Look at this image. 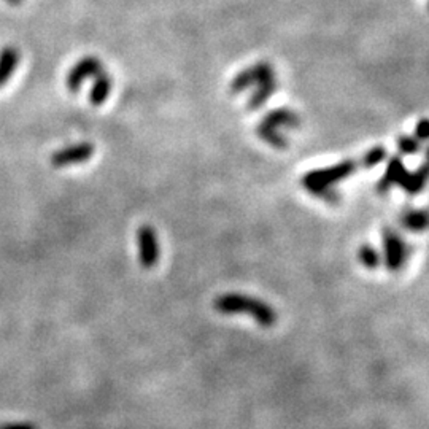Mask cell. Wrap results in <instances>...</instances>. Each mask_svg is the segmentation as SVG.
Segmentation results:
<instances>
[{"instance_id": "obj_8", "label": "cell", "mask_w": 429, "mask_h": 429, "mask_svg": "<svg viewBox=\"0 0 429 429\" xmlns=\"http://www.w3.org/2000/svg\"><path fill=\"white\" fill-rule=\"evenodd\" d=\"M404 172L406 169H404V164H402V161L399 158H391L390 163H388L384 178L377 183V191L380 194H386L391 190L393 185H398L399 178L404 175Z\"/></svg>"}, {"instance_id": "obj_5", "label": "cell", "mask_w": 429, "mask_h": 429, "mask_svg": "<svg viewBox=\"0 0 429 429\" xmlns=\"http://www.w3.org/2000/svg\"><path fill=\"white\" fill-rule=\"evenodd\" d=\"M137 239H139V250H140V264H142L145 269H151L159 259L156 232H154L151 226H142L139 229Z\"/></svg>"}, {"instance_id": "obj_18", "label": "cell", "mask_w": 429, "mask_h": 429, "mask_svg": "<svg viewBox=\"0 0 429 429\" xmlns=\"http://www.w3.org/2000/svg\"><path fill=\"white\" fill-rule=\"evenodd\" d=\"M6 2H9L10 5H19L23 2V0H6Z\"/></svg>"}, {"instance_id": "obj_11", "label": "cell", "mask_w": 429, "mask_h": 429, "mask_svg": "<svg viewBox=\"0 0 429 429\" xmlns=\"http://www.w3.org/2000/svg\"><path fill=\"white\" fill-rule=\"evenodd\" d=\"M402 224L413 232H421L428 226V214L425 210H407L402 214Z\"/></svg>"}, {"instance_id": "obj_7", "label": "cell", "mask_w": 429, "mask_h": 429, "mask_svg": "<svg viewBox=\"0 0 429 429\" xmlns=\"http://www.w3.org/2000/svg\"><path fill=\"white\" fill-rule=\"evenodd\" d=\"M102 73V65L96 58H85L69 72L67 77V86L72 92H77L80 86L89 77H99Z\"/></svg>"}, {"instance_id": "obj_13", "label": "cell", "mask_w": 429, "mask_h": 429, "mask_svg": "<svg viewBox=\"0 0 429 429\" xmlns=\"http://www.w3.org/2000/svg\"><path fill=\"white\" fill-rule=\"evenodd\" d=\"M358 258L361 261V264H363L364 267H367V269H371V271L377 269V267L380 266V261H381L379 251L371 245L361 246L359 253H358Z\"/></svg>"}, {"instance_id": "obj_14", "label": "cell", "mask_w": 429, "mask_h": 429, "mask_svg": "<svg viewBox=\"0 0 429 429\" xmlns=\"http://www.w3.org/2000/svg\"><path fill=\"white\" fill-rule=\"evenodd\" d=\"M385 158H386V150L384 148V146H375V148H372L371 151L366 153V156L361 159L359 165L371 169V167L380 164Z\"/></svg>"}, {"instance_id": "obj_6", "label": "cell", "mask_w": 429, "mask_h": 429, "mask_svg": "<svg viewBox=\"0 0 429 429\" xmlns=\"http://www.w3.org/2000/svg\"><path fill=\"white\" fill-rule=\"evenodd\" d=\"M94 153V146L91 143H78L70 145L67 148L58 150L51 156V164L55 167H67L72 164H80L88 161Z\"/></svg>"}, {"instance_id": "obj_17", "label": "cell", "mask_w": 429, "mask_h": 429, "mask_svg": "<svg viewBox=\"0 0 429 429\" xmlns=\"http://www.w3.org/2000/svg\"><path fill=\"white\" fill-rule=\"evenodd\" d=\"M0 429H37V426H33L31 423H9L0 426Z\"/></svg>"}, {"instance_id": "obj_2", "label": "cell", "mask_w": 429, "mask_h": 429, "mask_svg": "<svg viewBox=\"0 0 429 429\" xmlns=\"http://www.w3.org/2000/svg\"><path fill=\"white\" fill-rule=\"evenodd\" d=\"M214 308L224 315L248 313L256 320L258 325L264 327L273 326L277 321V313L273 312V308L269 304L250 296H244V294H224V296H219L214 300Z\"/></svg>"}, {"instance_id": "obj_4", "label": "cell", "mask_w": 429, "mask_h": 429, "mask_svg": "<svg viewBox=\"0 0 429 429\" xmlns=\"http://www.w3.org/2000/svg\"><path fill=\"white\" fill-rule=\"evenodd\" d=\"M385 245V263L388 271L398 272L406 263V244L396 231L385 227L384 229Z\"/></svg>"}, {"instance_id": "obj_12", "label": "cell", "mask_w": 429, "mask_h": 429, "mask_svg": "<svg viewBox=\"0 0 429 429\" xmlns=\"http://www.w3.org/2000/svg\"><path fill=\"white\" fill-rule=\"evenodd\" d=\"M110 89H112L110 78L104 75V73H100V75L97 77V82L92 86L91 96H89L92 105H102L105 102V99L109 97Z\"/></svg>"}, {"instance_id": "obj_3", "label": "cell", "mask_w": 429, "mask_h": 429, "mask_svg": "<svg viewBox=\"0 0 429 429\" xmlns=\"http://www.w3.org/2000/svg\"><path fill=\"white\" fill-rule=\"evenodd\" d=\"M296 124H298V118L294 116V113L286 110L272 112L269 113V116L261 123L258 134L261 136V139L266 140L267 143H271L272 146H277V148H283V146H286V140L283 136H280L277 132V127L296 126Z\"/></svg>"}, {"instance_id": "obj_16", "label": "cell", "mask_w": 429, "mask_h": 429, "mask_svg": "<svg viewBox=\"0 0 429 429\" xmlns=\"http://www.w3.org/2000/svg\"><path fill=\"white\" fill-rule=\"evenodd\" d=\"M428 139V121L423 119L418 126H417V140H426Z\"/></svg>"}, {"instance_id": "obj_10", "label": "cell", "mask_w": 429, "mask_h": 429, "mask_svg": "<svg viewBox=\"0 0 429 429\" xmlns=\"http://www.w3.org/2000/svg\"><path fill=\"white\" fill-rule=\"evenodd\" d=\"M426 177H428V167L423 164L420 169L415 173H408L407 170L404 172V175L399 178L398 185L408 194H418L421 190L425 188L426 183Z\"/></svg>"}, {"instance_id": "obj_15", "label": "cell", "mask_w": 429, "mask_h": 429, "mask_svg": "<svg viewBox=\"0 0 429 429\" xmlns=\"http://www.w3.org/2000/svg\"><path fill=\"white\" fill-rule=\"evenodd\" d=\"M398 148L404 154H415L420 151V143L418 140H415L412 137H401L398 140Z\"/></svg>"}, {"instance_id": "obj_1", "label": "cell", "mask_w": 429, "mask_h": 429, "mask_svg": "<svg viewBox=\"0 0 429 429\" xmlns=\"http://www.w3.org/2000/svg\"><path fill=\"white\" fill-rule=\"evenodd\" d=\"M358 165L359 163H354V161H344V163L332 165L330 169L312 170L303 178V185L308 192L315 194V196L330 200V202H336L339 196L336 191L331 190V186L350 177L358 169Z\"/></svg>"}, {"instance_id": "obj_9", "label": "cell", "mask_w": 429, "mask_h": 429, "mask_svg": "<svg viewBox=\"0 0 429 429\" xmlns=\"http://www.w3.org/2000/svg\"><path fill=\"white\" fill-rule=\"evenodd\" d=\"M19 64V53L13 46H5L0 51V86H4L15 73Z\"/></svg>"}]
</instances>
